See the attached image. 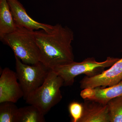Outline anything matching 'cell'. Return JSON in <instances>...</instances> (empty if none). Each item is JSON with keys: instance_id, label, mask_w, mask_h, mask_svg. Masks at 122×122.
Returning <instances> with one entry per match:
<instances>
[{"instance_id": "6da1fadb", "label": "cell", "mask_w": 122, "mask_h": 122, "mask_svg": "<svg viewBox=\"0 0 122 122\" xmlns=\"http://www.w3.org/2000/svg\"><path fill=\"white\" fill-rule=\"evenodd\" d=\"M40 52V61L51 69L74 61L72 46L74 33L67 26L57 24L50 31H34Z\"/></svg>"}, {"instance_id": "7a4b0ae2", "label": "cell", "mask_w": 122, "mask_h": 122, "mask_svg": "<svg viewBox=\"0 0 122 122\" xmlns=\"http://www.w3.org/2000/svg\"><path fill=\"white\" fill-rule=\"evenodd\" d=\"M35 30L17 27L16 30L7 34L1 40L8 46L22 62L28 65L40 61V52L35 41Z\"/></svg>"}, {"instance_id": "3957f363", "label": "cell", "mask_w": 122, "mask_h": 122, "mask_svg": "<svg viewBox=\"0 0 122 122\" xmlns=\"http://www.w3.org/2000/svg\"><path fill=\"white\" fill-rule=\"evenodd\" d=\"M61 77L51 69L44 83L26 98V102L37 107L44 115L62 100Z\"/></svg>"}, {"instance_id": "277c9868", "label": "cell", "mask_w": 122, "mask_h": 122, "mask_svg": "<svg viewBox=\"0 0 122 122\" xmlns=\"http://www.w3.org/2000/svg\"><path fill=\"white\" fill-rule=\"evenodd\" d=\"M120 58L107 57L105 61H97L94 57L87 58L81 62L72 61L57 66L53 69L63 79V86L73 85L76 76L84 74L92 77L99 74L106 68L110 67Z\"/></svg>"}, {"instance_id": "5b68a950", "label": "cell", "mask_w": 122, "mask_h": 122, "mask_svg": "<svg viewBox=\"0 0 122 122\" xmlns=\"http://www.w3.org/2000/svg\"><path fill=\"white\" fill-rule=\"evenodd\" d=\"M14 56L16 73L24 93L23 98L25 100L43 84L51 69L41 62L34 65L25 64L16 55Z\"/></svg>"}, {"instance_id": "8992f818", "label": "cell", "mask_w": 122, "mask_h": 122, "mask_svg": "<svg viewBox=\"0 0 122 122\" xmlns=\"http://www.w3.org/2000/svg\"><path fill=\"white\" fill-rule=\"evenodd\" d=\"M122 80V58L108 69L92 76H85L80 82L82 89L99 86L105 87L116 85Z\"/></svg>"}, {"instance_id": "52a82bcc", "label": "cell", "mask_w": 122, "mask_h": 122, "mask_svg": "<svg viewBox=\"0 0 122 122\" xmlns=\"http://www.w3.org/2000/svg\"><path fill=\"white\" fill-rule=\"evenodd\" d=\"M16 72L8 68L2 71L0 77V103L17 102L24 97V93Z\"/></svg>"}, {"instance_id": "ba28073f", "label": "cell", "mask_w": 122, "mask_h": 122, "mask_svg": "<svg viewBox=\"0 0 122 122\" xmlns=\"http://www.w3.org/2000/svg\"><path fill=\"white\" fill-rule=\"evenodd\" d=\"M7 0L17 27H23L33 30L41 29L49 32L52 30L54 25L37 22L30 16L18 0Z\"/></svg>"}, {"instance_id": "9c48e42d", "label": "cell", "mask_w": 122, "mask_h": 122, "mask_svg": "<svg viewBox=\"0 0 122 122\" xmlns=\"http://www.w3.org/2000/svg\"><path fill=\"white\" fill-rule=\"evenodd\" d=\"M80 95L84 100H92L107 105L112 99L122 96V80L116 85L107 88L99 86L84 89L81 92Z\"/></svg>"}, {"instance_id": "30bf717a", "label": "cell", "mask_w": 122, "mask_h": 122, "mask_svg": "<svg viewBox=\"0 0 122 122\" xmlns=\"http://www.w3.org/2000/svg\"><path fill=\"white\" fill-rule=\"evenodd\" d=\"M82 103L83 113L78 122H110L107 104L90 100Z\"/></svg>"}, {"instance_id": "8fae6325", "label": "cell", "mask_w": 122, "mask_h": 122, "mask_svg": "<svg viewBox=\"0 0 122 122\" xmlns=\"http://www.w3.org/2000/svg\"><path fill=\"white\" fill-rule=\"evenodd\" d=\"M17 26L7 0H0V39L15 31Z\"/></svg>"}, {"instance_id": "7c38bea8", "label": "cell", "mask_w": 122, "mask_h": 122, "mask_svg": "<svg viewBox=\"0 0 122 122\" xmlns=\"http://www.w3.org/2000/svg\"><path fill=\"white\" fill-rule=\"evenodd\" d=\"M45 115L33 105L19 108L17 122H46Z\"/></svg>"}, {"instance_id": "4fadbf2b", "label": "cell", "mask_w": 122, "mask_h": 122, "mask_svg": "<svg viewBox=\"0 0 122 122\" xmlns=\"http://www.w3.org/2000/svg\"><path fill=\"white\" fill-rule=\"evenodd\" d=\"M18 110L15 103H0V122H17Z\"/></svg>"}, {"instance_id": "5bb4252c", "label": "cell", "mask_w": 122, "mask_h": 122, "mask_svg": "<svg viewBox=\"0 0 122 122\" xmlns=\"http://www.w3.org/2000/svg\"><path fill=\"white\" fill-rule=\"evenodd\" d=\"M107 105L110 122H122V96L112 99Z\"/></svg>"}, {"instance_id": "9a60e30c", "label": "cell", "mask_w": 122, "mask_h": 122, "mask_svg": "<svg viewBox=\"0 0 122 122\" xmlns=\"http://www.w3.org/2000/svg\"><path fill=\"white\" fill-rule=\"evenodd\" d=\"M68 109L71 117V122H78L83 113L82 103L75 101L72 102L70 103Z\"/></svg>"}]
</instances>
